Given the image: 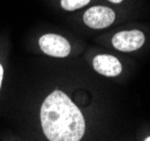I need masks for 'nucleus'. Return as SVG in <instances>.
<instances>
[{
    "mask_svg": "<svg viewBox=\"0 0 150 141\" xmlns=\"http://www.w3.org/2000/svg\"><path fill=\"white\" fill-rule=\"evenodd\" d=\"M114 47L123 52H132L140 49L144 43V35L141 30H123L115 34L112 40Z\"/></svg>",
    "mask_w": 150,
    "mask_h": 141,
    "instance_id": "f03ea898",
    "label": "nucleus"
},
{
    "mask_svg": "<svg viewBox=\"0 0 150 141\" xmlns=\"http://www.w3.org/2000/svg\"><path fill=\"white\" fill-rule=\"evenodd\" d=\"M2 77H4V69L0 64V87H1V82H2Z\"/></svg>",
    "mask_w": 150,
    "mask_h": 141,
    "instance_id": "0eeeda50",
    "label": "nucleus"
},
{
    "mask_svg": "<svg viewBox=\"0 0 150 141\" xmlns=\"http://www.w3.org/2000/svg\"><path fill=\"white\" fill-rule=\"evenodd\" d=\"M110 1H111V2H114V4H120L123 0H110Z\"/></svg>",
    "mask_w": 150,
    "mask_h": 141,
    "instance_id": "6e6552de",
    "label": "nucleus"
},
{
    "mask_svg": "<svg viewBox=\"0 0 150 141\" xmlns=\"http://www.w3.org/2000/svg\"><path fill=\"white\" fill-rule=\"evenodd\" d=\"M41 122L50 141H79L86 129L80 110L61 90H54L45 98Z\"/></svg>",
    "mask_w": 150,
    "mask_h": 141,
    "instance_id": "f257e3e1",
    "label": "nucleus"
},
{
    "mask_svg": "<svg viewBox=\"0 0 150 141\" xmlns=\"http://www.w3.org/2000/svg\"><path fill=\"white\" fill-rule=\"evenodd\" d=\"M144 140H146V141H150V137H149V138H147V139H144Z\"/></svg>",
    "mask_w": 150,
    "mask_h": 141,
    "instance_id": "1a4fd4ad",
    "label": "nucleus"
},
{
    "mask_svg": "<svg viewBox=\"0 0 150 141\" xmlns=\"http://www.w3.org/2000/svg\"><path fill=\"white\" fill-rule=\"evenodd\" d=\"M42 51L51 57L64 58L70 53V44L64 37L57 34H45L40 38Z\"/></svg>",
    "mask_w": 150,
    "mask_h": 141,
    "instance_id": "7ed1b4c3",
    "label": "nucleus"
},
{
    "mask_svg": "<svg viewBox=\"0 0 150 141\" xmlns=\"http://www.w3.org/2000/svg\"><path fill=\"white\" fill-rule=\"evenodd\" d=\"M115 19V13L111 8L103 6H95L89 8L85 15L83 22L91 28H105L113 24Z\"/></svg>",
    "mask_w": 150,
    "mask_h": 141,
    "instance_id": "20e7f679",
    "label": "nucleus"
},
{
    "mask_svg": "<svg viewBox=\"0 0 150 141\" xmlns=\"http://www.w3.org/2000/svg\"><path fill=\"white\" fill-rule=\"evenodd\" d=\"M93 64H94V69L98 74L106 77L119 76L122 71L121 62L113 55H107V54L97 55L93 61Z\"/></svg>",
    "mask_w": 150,
    "mask_h": 141,
    "instance_id": "39448f33",
    "label": "nucleus"
},
{
    "mask_svg": "<svg viewBox=\"0 0 150 141\" xmlns=\"http://www.w3.org/2000/svg\"><path fill=\"white\" fill-rule=\"evenodd\" d=\"M90 0H61V6L66 10H76L89 4Z\"/></svg>",
    "mask_w": 150,
    "mask_h": 141,
    "instance_id": "423d86ee",
    "label": "nucleus"
}]
</instances>
